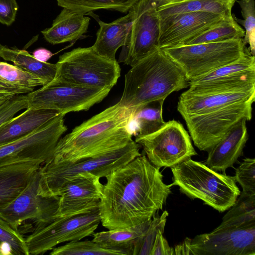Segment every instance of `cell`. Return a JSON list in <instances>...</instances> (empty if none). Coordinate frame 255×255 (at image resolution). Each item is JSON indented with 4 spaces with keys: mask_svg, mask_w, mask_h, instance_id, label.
I'll return each instance as SVG.
<instances>
[{
    "mask_svg": "<svg viewBox=\"0 0 255 255\" xmlns=\"http://www.w3.org/2000/svg\"><path fill=\"white\" fill-rule=\"evenodd\" d=\"M159 169L140 155L106 177L98 206L104 227L133 226L162 209L172 186L164 183Z\"/></svg>",
    "mask_w": 255,
    "mask_h": 255,
    "instance_id": "1",
    "label": "cell"
},
{
    "mask_svg": "<svg viewBox=\"0 0 255 255\" xmlns=\"http://www.w3.org/2000/svg\"><path fill=\"white\" fill-rule=\"evenodd\" d=\"M134 110L117 103L93 116L60 138L49 161L74 162L125 147L132 140L129 124Z\"/></svg>",
    "mask_w": 255,
    "mask_h": 255,
    "instance_id": "2",
    "label": "cell"
},
{
    "mask_svg": "<svg viewBox=\"0 0 255 255\" xmlns=\"http://www.w3.org/2000/svg\"><path fill=\"white\" fill-rule=\"evenodd\" d=\"M188 87L179 66L158 48L131 66L125 75L122 96L118 102L136 110L155 102H164L174 92Z\"/></svg>",
    "mask_w": 255,
    "mask_h": 255,
    "instance_id": "3",
    "label": "cell"
},
{
    "mask_svg": "<svg viewBox=\"0 0 255 255\" xmlns=\"http://www.w3.org/2000/svg\"><path fill=\"white\" fill-rule=\"evenodd\" d=\"M171 170V186H178L190 198L199 199L220 212L229 209L241 194L235 176L220 173L191 158Z\"/></svg>",
    "mask_w": 255,
    "mask_h": 255,
    "instance_id": "4",
    "label": "cell"
},
{
    "mask_svg": "<svg viewBox=\"0 0 255 255\" xmlns=\"http://www.w3.org/2000/svg\"><path fill=\"white\" fill-rule=\"evenodd\" d=\"M140 145L133 140L125 147L108 154L74 162L55 163L51 161L39 169L38 193L44 197H58L65 184L80 173H91L100 178L141 155Z\"/></svg>",
    "mask_w": 255,
    "mask_h": 255,
    "instance_id": "5",
    "label": "cell"
},
{
    "mask_svg": "<svg viewBox=\"0 0 255 255\" xmlns=\"http://www.w3.org/2000/svg\"><path fill=\"white\" fill-rule=\"evenodd\" d=\"M55 77L50 82L112 89L121 75L116 59L103 57L92 46L78 47L60 55Z\"/></svg>",
    "mask_w": 255,
    "mask_h": 255,
    "instance_id": "6",
    "label": "cell"
},
{
    "mask_svg": "<svg viewBox=\"0 0 255 255\" xmlns=\"http://www.w3.org/2000/svg\"><path fill=\"white\" fill-rule=\"evenodd\" d=\"M161 49L179 66L188 82L250 52L243 38L178 45Z\"/></svg>",
    "mask_w": 255,
    "mask_h": 255,
    "instance_id": "7",
    "label": "cell"
},
{
    "mask_svg": "<svg viewBox=\"0 0 255 255\" xmlns=\"http://www.w3.org/2000/svg\"><path fill=\"white\" fill-rule=\"evenodd\" d=\"M101 223L98 209L68 218H55L35 224L25 239L29 255H43L61 243L92 236Z\"/></svg>",
    "mask_w": 255,
    "mask_h": 255,
    "instance_id": "8",
    "label": "cell"
},
{
    "mask_svg": "<svg viewBox=\"0 0 255 255\" xmlns=\"http://www.w3.org/2000/svg\"><path fill=\"white\" fill-rule=\"evenodd\" d=\"M148 160L155 166L172 167L197 154L182 124L172 120L158 130L135 135Z\"/></svg>",
    "mask_w": 255,
    "mask_h": 255,
    "instance_id": "9",
    "label": "cell"
},
{
    "mask_svg": "<svg viewBox=\"0 0 255 255\" xmlns=\"http://www.w3.org/2000/svg\"><path fill=\"white\" fill-rule=\"evenodd\" d=\"M61 114L30 134L0 146V167L15 163L43 164L52 158L55 147L67 130Z\"/></svg>",
    "mask_w": 255,
    "mask_h": 255,
    "instance_id": "10",
    "label": "cell"
},
{
    "mask_svg": "<svg viewBox=\"0 0 255 255\" xmlns=\"http://www.w3.org/2000/svg\"><path fill=\"white\" fill-rule=\"evenodd\" d=\"M254 102L250 100L203 114L182 117L194 145L208 152L241 120L252 119Z\"/></svg>",
    "mask_w": 255,
    "mask_h": 255,
    "instance_id": "11",
    "label": "cell"
},
{
    "mask_svg": "<svg viewBox=\"0 0 255 255\" xmlns=\"http://www.w3.org/2000/svg\"><path fill=\"white\" fill-rule=\"evenodd\" d=\"M158 6L153 0H138L129 9L131 22L119 62L131 67L159 48Z\"/></svg>",
    "mask_w": 255,
    "mask_h": 255,
    "instance_id": "12",
    "label": "cell"
},
{
    "mask_svg": "<svg viewBox=\"0 0 255 255\" xmlns=\"http://www.w3.org/2000/svg\"><path fill=\"white\" fill-rule=\"evenodd\" d=\"M110 91L109 88L49 82L27 94L28 108L56 110L65 115L88 110L103 101Z\"/></svg>",
    "mask_w": 255,
    "mask_h": 255,
    "instance_id": "13",
    "label": "cell"
},
{
    "mask_svg": "<svg viewBox=\"0 0 255 255\" xmlns=\"http://www.w3.org/2000/svg\"><path fill=\"white\" fill-rule=\"evenodd\" d=\"M39 169L32 176L23 190L8 205L0 210V217L18 230L25 221L35 224L52 220L57 210L58 197H44L38 193Z\"/></svg>",
    "mask_w": 255,
    "mask_h": 255,
    "instance_id": "14",
    "label": "cell"
},
{
    "mask_svg": "<svg viewBox=\"0 0 255 255\" xmlns=\"http://www.w3.org/2000/svg\"><path fill=\"white\" fill-rule=\"evenodd\" d=\"M189 92L204 94L255 86V57L250 52L237 60L188 82Z\"/></svg>",
    "mask_w": 255,
    "mask_h": 255,
    "instance_id": "15",
    "label": "cell"
},
{
    "mask_svg": "<svg viewBox=\"0 0 255 255\" xmlns=\"http://www.w3.org/2000/svg\"><path fill=\"white\" fill-rule=\"evenodd\" d=\"M194 255H255V225L241 228L218 227L191 240Z\"/></svg>",
    "mask_w": 255,
    "mask_h": 255,
    "instance_id": "16",
    "label": "cell"
},
{
    "mask_svg": "<svg viewBox=\"0 0 255 255\" xmlns=\"http://www.w3.org/2000/svg\"><path fill=\"white\" fill-rule=\"evenodd\" d=\"M104 184L100 178L87 172L74 176L60 190L53 218L85 214L98 209Z\"/></svg>",
    "mask_w": 255,
    "mask_h": 255,
    "instance_id": "17",
    "label": "cell"
},
{
    "mask_svg": "<svg viewBox=\"0 0 255 255\" xmlns=\"http://www.w3.org/2000/svg\"><path fill=\"white\" fill-rule=\"evenodd\" d=\"M227 16L200 11L159 16L158 47L162 49L180 45Z\"/></svg>",
    "mask_w": 255,
    "mask_h": 255,
    "instance_id": "18",
    "label": "cell"
},
{
    "mask_svg": "<svg viewBox=\"0 0 255 255\" xmlns=\"http://www.w3.org/2000/svg\"><path fill=\"white\" fill-rule=\"evenodd\" d=\"M250 100H255V86L204 94H195L186 90L179 97L177 109L182 117L193 116Z\"/></svg>",
    "mask_w": 255,
    "mask_h": 255,
    "instance_id": "19",
    "label": "cell"
},
{
    "mask_svg": "<svg viewBox=\"0 0 255 255\" xmlns=\"http://www.w3.org/2000/svg\"><path fill=\"white\" fill-rule=\"evenodd\" d=\"M247 121L241 120L208 151L205 162L207 166L216 171L224 173L227 168L233 167L248 139Z\"/></svg>",
    "mask_w": 255,
    "mask_h": 255,
    "instance_id": "20",
    "label": "cell"
},
{
    "mask_svg": "<svg viewBox=\"0 0 255 255\" xmlns=\"http://www.w3.org/2000/svg\"><path fill=\"white\" fill-rule=\"evenodd\" d=\"M60 114L53 110L26 109L0 127V146L30 134Z\"/></svg>",
    "mask_w": 255,
    "mask_h": 255,
    "instance_id": "21",
    "label": "cell"
},
{
    "mask_svg": "<svg viewBox=\"0 0 255 255\" xmlns=\"http://www.w3.org/2000/svg\"><path fill=\"white\" fill-rule=\"evenodd\" d=\"M86 14L93 17L98 22L100 28L97 32V38L94 50L100 55L110 59H116L118 49L124 45L131 22L130 13L110 23L100 20L98 15L89 12Z\"/></svg>",
    "mask_w": 255,
    "mask_h": 255,
    "instance_id": "22",
    "label": "cell"
},
{
    "mask_svg": "<svg viewBox=\"0 0 255 255\" xmlns=\"http://www.w3.org/2000/svg\"><path fill=\"white\" fill-rule=\"evenodd\" d=\"M85 14L63 7L52 26L41 31L45 40L55 45L81 38L87 31L90 18Z\"/></svg>",
    "mask_w": 255,
    "mask_h": 255,
    "instance_id": "23",
    "label": "cell"
},
{
    "mask_svg": "<svg viewBox=\"0 0 255 255\" xmlns=\"http://www.w3.org/2000/svg\"><path fill=\"white\" fill-rule=\"evenodd\" d=\"M47 83L39 76L18 67L0 62V105L10 98L29 94Z\"/></svg>",
    "mask_w": 255,
    "mask_h": 255,
    "instance_id": "24",
    "label": "cell"
},
{
    "mask_svg": "<svg viewBox=\"0 0 255 255\" xmlns=\"http://www.w3.org/2000/svg\"><path fill=\"white\" fill-rule=\"evenodd\" d=\"M41 165L23 162L0 167V210L17 197Z\"/></svg>",
    "mask_w": 255,
    "mask_h": 255,
    "instance_id": "25",
    "label": "cell"
},
{
    "mask_svg": "<svg viewBox=\"0 0 255 255\" xmlns=\"http://www.w3.org/2000/svg\"><path fill=\"white\" fill-rule=\"evenodd\" d=\"M151 219L129 227L95 232L92 240L104 248L120 251L125 255H133Z\"/></svg>",
    "mask_w": 255,
    "mask_h": 255,
    "instance_id": "26",
    "label": "cell"
},
{
    "mask_svg": "<svg viewBox=\"0 0 255 255\" xmlns=\"http://www.w3.org/2000/svg\"><path fill=\"white\" fill-rule=\"evenodd\" d=\"M236 0H172L157 7L159 16L188 12H207L228 16Z\"/></svg>",
    "mask_w": 255,
    "mask_h": 255,
    "instance_id": "27",
    "label": "cell"
},
{
    "mask_svg": "<svg viewBox=\"0 0 255 255\" xmlns=\"http://www.w3.org/2000/svg\"><path fill=\"white\" fill-rule=\"evenodd\" d=\"M0 57L12 62L14 65L25 71L39 76L47 84L53 80L56 73V64L40 61L26 50L16 47H9L0 44Z\"/></svg>",
    "mask_w": 255,
    "mask_h": 255,
    "instance_id": "28",
    "label": "cell"
},
{
    "mask_svg": "<svg viewBox=\"0 0 255 255\" xmlns=\"http://www.w3.org/2000/svg\"><path fill=\"white\" fill-rule=\"evenodd\" d=\"M164 102H155L135 110L129 124L133 135H146L161 128L165 124L162 117Z\"/></svg>",
    "mask_w": 255,
    "mask_h": 255,
    "instance_id": "29",
    "label": "cell"
},
{
    "mask_svg": "<svg viewBox=\"0 0 255 255\" xmlns=\"http://www.w3.org/2000/svg\"><path fill=\"white\" fill-rule=\"evenodd\" d=\"M218 226L241 228L255 225V195L242 191Z\"/></svg>",
    "mask_w": 255,
    "mask_h": 255,
    "instance_id": "30",
    "label": "cell"
},
{
    "mask_svg": "<svg viewBox=\"0 0 255 255\" xmlns=\"http://www.w3.org/2000/svg\"><path fill=\"white\" fill-rule=\"evenodd\" d=\"M245 34V30L234 19L232 15L225 17L217 24L196 36L186 41L180 45L243 38Z\"/></svg>",
    "mask_w": 255,
    "mask_h": 255,
    "instance_id": "31",
    "label": "cell"
},
{
    "mask_svg": "<svg viewBox=\"0 0 255 255\" xmlns=\"http://www.w3.org/2000/svg\"><path fill=\"white\" fill-rule=\"evenodd\" d=\"M59 6L71 10L86 13L104 9L121 12H128L138 0H56Z\"/></svg>",
    "mask_w": 255,
    "mask_h": 255,
    "instance_id": "32",
    "label": "cell"
},
{
    "mask_svg": "<svg viewBox=\"0 0 255 255\" xmlns=\"http://www.w3.org/2000/svg\"><path fill=\"white\" fill-rule=\"evenodd\" d=\"M51 255H123L120 251L103 248L93 240L73 241L58 247L50 253Z\"/></svg>",
    "mask_w": 255,
    "mask_h": 255,
    "instance_id": "33",
    "label": "cell"
},
{
    "mask_svg": "<svg viewBox=\"0 0 255 255\" xmlns=\"http://www.w3.org/2000/svg\"><path fill=\"white\" fill-rule=\"evenodd\" d=\"M0 245L7 255H29L25 239L0 217Z\"/></svg>",
    "mask_w": 255,
    "mask_h": 255,
    "instance_id": "34",
    "label": "cell"
},
{
    "mask_svg": "<svg viewBox=\"0 0 255 255\" xmlns=\"http://www.w3.org/2000/svg\"><path fill=\"white\" fill-rule=\"evenodd\" d=\"M241 8L244 20L234 17V19L243 25L245 34L243 38L245 45L249 44V49L253 55L255 51V0H237Z\"/></svg>",
    "mask_w": 255,
    "mask_h": 255,
    "instance_id": "35",
    "label": "cell"
},
{
    "mask_svg": "<svg viewBox=\"0 0 255 255\" xmlns=\"http://www.w3.org/2000/svg\"><path fill=\"white\" fill-rule=\"evenodd\" d=\"M155 215L140 239L133 255H151L152 248L157 233L160 231L164 232L168 212L164 211L160 216Z\"/></svg>",
    "mask_w": 255,
    "mask_h": 255,
    "instance_id": "36",
    "label": "cell"
},
{
    "mask_svg": "<svg viewBox=\"0 0 255 255\" xmlns=\"http://www.w3.org/2000/svg\"><path fill=\"white\" fill-rule=\"evenodd\" d=\"M235 178L243 192L255 195V159L246 158L236 170Z\"/></svg>",
    "mask_w": 255,
    "mask_h": 255,
    "instance_id": "37",
    "label": "cell"
},
{
    "mask_svg": "<svg viewBox=\"0 0 255 255\" xmlns=\"http://www.w3.org/2000/svg\"><path fill=\"white\" fill-rule=\"evenodd\" d=\"M28 107V98L21 95L10 98L0 105V127L20 111Z\"/></svg>",
    "mask_w": 255,
    "mask_h": 255,
    "instance_id": "38",
    "label": "cell"
},
{
    "mask_svg": "<svg viewBox=\"0 0 255 255\" xmlns=\"http://www.w3.org/2000/svg\"><path fill=\"white\" fill-rule=\"evenodd\" d=\"M17 9L16 0H0V23L11 25L15 20Z\"/></svg>",
    "mask_w": 255,
    "mask_h": 255,
    "instance_id": "39",
    "label": "cell"
},
{
    "mask_svg": "<svg viewBox=\"0 0 255 255\" xmlns=\"http://www.w3.org/2000/svg\"><path fill=\"white\" fill-rule=\"evenodd\" d=\"M163 232L159 231L154 242L151 255H173V248H171L163 236Z\"/></svg>",
    "mask_w": 255,
    "mask_h": 255,
    "instance_id": "40",
    "label": "cell"
},
{
    "mask_svg": "<svg viewBox=\"0 0 255 255\" xmlns=\"http://www.w3.org/2000/svg\"><path fill=\"white\" fill-rule=\"evenodd\" d=\"M191 240L192 239L189 238H186L181 244L176 245L174 248H173V255H194L190 247Z\"/></svg>",
    "mask_w": 255,
    "mask_h": 255,
    "instance_id": "41",
    "label": "cell"
},
{
    "mask_svg": "<svg viewBox=\"0 0 255 255\" xmlns=\"http://www.w3.org/2000/svg\"><path fill=\"white\" fill-rule=\"evenodd\" d=\"M53 54L49 50L44 48H39L34 51L33 56L38 60L46 62Z\"/></svg>",
    "mask_w": 255,
    "mask_h": 255,
    "instance_id": "42",
    "label": "cell"
},
{
    "mask_svg": "<svg viewBox=\"0 0 255 255\" xmlns=\"http://www.w3.org/2000/svg\"><path fill=\"white\" fill-rule=\"evenodd\" d=\"M153 0L155 2H156L157 3V4L158 5V6H159L161 5H163V4H164L165 3L169 2L172 0Z\"/></svg>",
    "mask_w": 255,
    "mask_h": 255,
    "instance_id": "43",
    "label": "cell"
},
{
    "mask_svg": "<svg viewBox=\"0 0 255 255\" xmlns=\"http://www.w3.org/2000/svg\"><path fill=\"white\" fill-rule=\"evenodd\" d=\"M7 255L3 248L0 245V255Z\"/></svg>",
    "mask_w": 255,
    "mask_h": 255,
    "instance_id": "44",
    "label": "cell"
}]
</instances>
